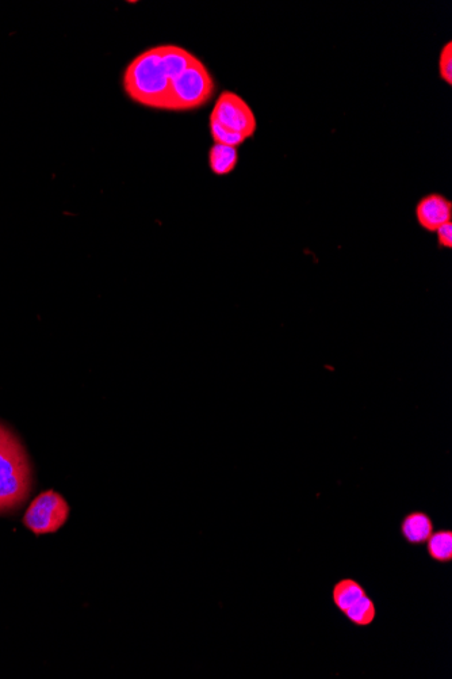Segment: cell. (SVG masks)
Returning a JSON list of instances; mask_svg holds the SVG:
<instances>
[{
	"mask_svg": "<svg viewBox=\"0 0 452 679\" xmlns=\"http://www.w3.org/2000/svg\"><path fill=\"white\" fill-rule=\"evenodd\" d=\"M366 594L367 591L365 587L360 585L358 581H355V579L352 578H344L333 585L332 602L333 605H335V608L343 614Z\"/></svg>",
	"mask_w": 452,
	"mask_h": 679,
	"instance_id": "obj_8",
	"label": "cell"
},
{
	"mask_svg": "<svg viewBox=\"0 0 452 679\" xmlns=\"http://www.w3.org/2000/svg\"><path fill=\"white\" fill-rule=\"evenodd\" d=\"M439 75L448 86L452 85V43L448 41L439 56Z\"/></svg>",
	"mask_w": 452,
	"mask_h": 679,
	"instance_id": "obj_13",
	"label": "cell"
},
{
	"mask_svg": "<svg viewBox=\"0 0 452 679\" xmlns=\"http://www.w3.org/2000/svg\"><path fill=\"white\" fill-rule=\"evenodd\" d=\"M348 621L354 627L366 628L370 627L377 619V606H375L373 598L369 594L363 595L359 601H356L350 609L343 613Z\"/></svg>",
	"mask_w": 452,
	"mask_h": 679,
	"instance_id": "obj_11",
	"label": "cell"
},
{
	"mask_svg": "<svg viewBox=\"0 0 452 679\" xmlns=\"http://www.w3.org/2000/svg\"><path fill=\"white\" fill-rule=\"evenodd\" d=\"M32 490V467L18 438L11 436L0 450V513L15 510Z\"/></svg>",
	"mask_w": 452,
	"mask_h": 679,
	"instance_id": "obj_2",
	"label": "cell"
},
{
	"mask_svg": "<svg viewBox=\"0 0 452 679\" xmlns=\"http://www.w3.org/2000/svg\"><path fill=\"white\" fill-rule=\"evenodd\" d=\"M427 553L431 560L439 564L452 562V530H434L427 540Z\"/></svg>",
	"mask_w": 452,
	"mask_h": 679,
	"instance_id": "obj_10",
	"label": "cell"
},
{
	"mask_svg": "<svg viewBox=\"0 0 452 679\" xmlns=\"http://www.w3.org/2000/svg\"><path fill=\"white\" fill-rule=\"evenodd\" d=\"M416 220L429 234L452 221V202L439 193H431L421 198L416 205Z\"/></svg>",
	"mask_w": 452,
	"mask_h": 679,
	"instance_id": "obj_6",
	"label": "cell"
},
{
	"mask_svg": "<svg viewBox=\"0 0 452 679\" xmlns=\"http://www.w3.org/2000/svg\"><path fill=\"white\" fill-rule=\"evenodd\" d=\"M70 517V506L56 491L42 492L32 503L24 517L26 528L37 536L55 533L63 528Z\"/></svg>",
	"mask_w": 452,
	"mask_h": 679,
	"instance_id": "obj_4",
	"label": "cell"
},
{
	"mask_svg": "<svg viewBox=\"0 0 452 679\" xmlns=\"http://www.w3.org/2000/svg\"><path fill=\"white\" fill-rule=\"evenodd\" d=\"M435 234L436 238H438L439 249H452V221L438 228Z\"/></svg>",
	"mask_w": 452,
	"mask_h": 679,
	"instance_id": "obj_14",
	"label": "cell"
},
{
	"mask_svg": "<svg viewBox=\"0 0 452 679\" xmlns=\"http://www.w3.org/2000/svg\"><path fill=\"white\" fill-rule=\"evenodd\" d=\"M210 121L218 122L229 131L240 133L245 139L254 137L258 121L251 106L233 91H224L217 98Z\"/></svg>",
	"mask_w": 452,
	"mask_h": 679,
	"instance_id": "obj_5",
	"label": "cell"
},
{
	"mask_svg": "<svg viewBox=\"0 0 452 679\" xmlns=\"http://www.w3.org/2000/svg\"><path fill=\"white\" fill-rule=\"evenodd\" d=\"M239 163V151L237 148L214 144L209 151V166L213 174L225 177L236 169Z\"/></svg>",
	"mask_w": 452,
	"mask_h": 679,
	"instance_id": "obj_9",
	"label": "cell"
},
{
	"mask_svg": "<svg viewBox=\"0 0 452 679\" xmlns=\"http://www.w3.org/2000/svg\"><path fill=\"white\" fill-rule=\"evenodd\" d=\"M210 135H212L214 144L233 148H239L247 140L240 133L229 131V129L222 127V125L214 121H210Z\"/></svg>",
	"mask_w": 452,
	"mask_h": 679,
	"instance_id": "obj_12",
	"label": "cell"
},
{
	"mask_svg": "<svg viewBox=\"0 0 452 679\" xmlns=\"http://www.w3.org/2000/svg\"><path fill=\"white\" fill-rule=\"evenodd\" d=\"M216 93V82L208 68L195 57L193 63L172 80L166 112H193L208 104Z\"/></svg>",
	"mask_w": 452,
	"mask_h": 679,
	"instance_id": "obj_3",
	"label": "cell"
},
{
	"mask_svg": "<svg viewBox=\"0 0 452 679\" xmlns=\"http://www.w3.org/2000/svg\"><path fill=\"white\" fill-rule=\"evenodd\" d=\"M434 530V520L425 511H411V513L405 514L400 522L402 539L412 547H419V545L427 543Z\"/></svg>",
	"mask_w": 452,
	"mask_h": 679,
	"instance_id": "obj_7",
	"label": "cell"
},
{
	"mask_svg": "<svg viewBox=\"0 0 452 679\" xmlns=\"http://www.w3.org/2000/svg\"><path fill=\"white\" fill-rule=\"evenodd\" d=\"M122 83L126 95L136 104L166 110L172 80L164 64L162 45L134 57L126 67Z\"/></svg>",
	"mask_w": 452,
	"mask_h": 679,
	"instance_id": "obj_1",
	"label": "cell"
}]
</instances>
